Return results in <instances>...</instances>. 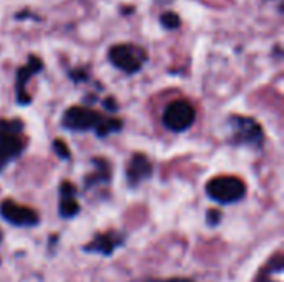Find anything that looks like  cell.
<instances>
[{
	"label": "cell",
	"mask_w": 284,
	"mask_h": 282,
	"mask_svg": "<svg viewBox=\"0 0 284 282\" xmlns=\"http://www.w3.org/2000/svg\"><path fill=\"white\" fill-rule=\"evenodd\" d=\"M62 127L68 131H95L98 138L118 133L123 121L118 118H105L98 111L86 106H70L62 116Z\"/></svg>",
	"instance_id": "6da1fadb"
},
{
	"label": "cell",
	"mask_w": 284,
	"mask_h": 282,
	"mask_svg": "<svg viewBox=\"0 0 284 282\" xmlns=\"http://www.w3.org/2000/svg\"><path fill=\"white\" fill-rule=\"evenodd\" d=\"M27 136L20 118H0V173L25 151Z\"/></svg>",
	"instance_id": "7a4b0ae2"
},
{
	"label": "cell",
	"mask_w": 284,
	"mask_h": 282,
	"mask_svg": "<svg viewBox=\"0 0 284 282\" xmlns=\"http://www.w3.org/2000/svg\"><path fill=\"white\" fill-rule=\"evenodd\" d=\"M231 129L229 143L233 146H251V148H263L264 131L259 123L251 116L231 115L228 118Z\"/></svg>",
	"instance_id": "3957f363"
},
{
	"label": "cell",
	"mask_w": 284,
	"mask_h": 282,
	"mask_svg": "<svg viewBox=\"0 0 284 282\" xmlns=\"http://www.w3.org/2000/svg\"><path fill=\"white\" fill-rule=\"evenodd\" d=\"M206 194L218 205H233L246 196V184L238 176H216L206 183Z\"/></svg>",
	"instance_id": "277c9868"
},
{
	"label": "cell",
	"mask_w": 284,
	"mask_h": 282,
	"mask_svg": "<svg viewBox=\"0 0 284 282\" xmlns=\"http://www.w3.org/2000/svg\"><path fill=\"white\" fill-rule=\"evenodd\" d=\"M196 111L188 100H174L165 108L163 125L173 133H183L193 127Z\"/></svg>",
	"instance_id": "5b68a950"
},
{
	"label": "cell",
	"mask_w": 284,
	"mask_h": 282,
	"mask_svg": "<svg viewBox=\"0 0 284 282\" xmlns=\"http://www.w3.org/2000/svg\"><path fill=\"white\" fill-rule=\"evenodd\" d=\"M108 58L118 70L133 75L142 70L143 63L146 62V53L137 45H115L108 51Z\"/></svg>",
	"instance_id": "8992f818"
},
{
	"label": "cell",
	"mask_w": 284,
	"mask_h": 282,
	"mask_svg": "<svg viewBox=\"0 0 284 282\" xmlns=\"http://www.w3.org/2000/svg\"><path fill=\"white\" fill-rule=\"evenodd\" d=\"M0 216L8 224L17 228H33L40 223V216L32 207L17 205L14 199H3L0 203Z\"/></svg>",
	"instance_id": "52a82bcc"
},
{
	"label": "cell",
	"mask_w": 284,
	"mask_h": 282,
	"mask_svg": "<svg viewBox=\"0 0 284 282\" xmlns=\"http://www.w3.org/2000/svg\"><path fill=\"white\" fill-rule=\"evenodd\" d=\"M123 244H125L123 234L118 231H108V232L97 234L88 244L82 247V251H84V253H95V254H102L110 257L118 247H121Z\"/></svg>",
	"instance_id": "ba28073f"
},
{
	"label": "cell",
	"mask_w": 284,
	"mask_h": 282,
	"mask_svg": "<svg viewBox=\"0 0 284 282\" xmlns=\"http://www.w3.org/2000/svg\"><path fill=\"white\" fill-rule=\"evenodd\" d=\"M42 68H43V65L37 56H30L28 63L25 65V67L19 68V72H17V81H15V95H17V103H19V105L25 106L32 102V97L27 93L25 85H27V81L30 78H32L35 73L40 72Z\"/></svg>",
	"instance_id": "9c48e42d"
},
{
	"label": "cell",
	"mask_w": 284,
	"mask_h": 282,
	"mask_svg": "<svg viewBox=\"0 0 284 282\" xmlns=\"http://www.w3.org/2000/svg\"><path fill=\"white\" fill-rule=\"evenodd\" d=\"M153 175V164L148 159L146 154L135 153L130 159L128 166H126V181L132 186H138L143 181L150 179Z\"/></svg>",
	"instance_id": "30bf717a"
},
{
	"label": "cell",
	"mask_w": 284,
	"mask_h": 282,
	"mask_svg": "<svg viewBox=\"0 0 284 282\" xmlns=\"http://www.w3.org/2000/svg\"><path fill=\"white\" fill-rule=\"evenodd\" d=\"M93 166L97 168V171H93L90 176H86L84 179L85 188H93L95 184H105L110 183L112 179V164L105 158H93L91 159Z\"/></svg>",
	"instance_id": "8fae6325"
},
{
	"label": "cell",
	"mask_w": 284,
	"mask_h": 282,
	"mask_svg": "<svg viewBox=\"0 0 284 282\" xmlns=\"http://www.w3.org/2000/svg\"><path fill=\"white\" fill-rule=\"evenodd\" d=\"M283 267H284V257H283L281 253H278V254L274 256V257L271 259V261L263 267V271L259 272V276H256L255 282H271V281H269V276L281 274Z\"/></svg>",
	"instance_id": "7c38bea8"
},
{
	"label": "cell",
	"mask_w": 284,
	"mask_h": 282,
	"mask_svg": "<svg viewBox=\"0 0 284 282\" xmlns=\"http://www.w3.org/2000/svg\"><path fill=\"white\" fill-rule=\"evenodd\" d=\"M58 212L63 219H72L80 212V205L77 201V196H65L60 198Z\"/></svg>",
	"instance_id": "4fadbf2b"
},
{
	"label": "cell",
	"mask_w": 284,
	"mask_h": 282,
	"mask_svg": "<svg viewBox=\"0 0 284 282\" xmlns=\"http://www.w3.org/2000/svg\"><path fill=\"white\" fill-rule=\"evenodd\" d=\"M54 151L60 159H70V156H72V153H70V150L67 146V143H65L63 140H60V138L54 140Z\"/></svg>",
	"instance_id": "5bb4252c"
},
{
	"label": "cell",
	"mask_w": 284,
	"mask_h": 282,
	"mask_svg": "<svg viewBox=\"0 0 284 282\" xmlns=\"http://www.w3.org/2000/svg\"><path fill=\"white\" fill-rule=\"evenodd\" d=\"M161 24L170 30L178 28L180 27V17L176 14H173V12H167L165 15H161Z\"/></svg>",
	"instance_id": "9a60e30c"
},
{
	"label": "cell",
	"mask_w": 284,
	"mask_h": 282,
	"mask_svg": "<svg viewBox=\"0 0 284 282\" xmlns=\"http://www.w3.org/2000/svg\"><path fill=\"white\" fill-rule=\"evenodd\" d=\"M58 193H60V198H65V196H77V188L75 184L68 183V181H62L58 186Z\"/></svg>",
	"instance_id": "2e32d148"
},
{
	"label": "cell",
	"mask_w": 284,
	"mask_h": 282,
	"mask_svg": "<svg viewBox=\"0 0 284 282\" xmlns=\"http://www.w3.org/2000/svg\"><path fill=\"white\" fill-rule=\"evenodd\" d=\"M221 211H218V209H209L208 211V214H206V223L208 226H211V228H215V226H218L221 223Z\"/></svg>",
	"instance_id": "e0dca14e"
},
{
	"label": "cell",
	"mask_w": 284,
	"mask_h": 282,
	"mask_svg": "<svg viewBox=\"0 0 284 282\" xmlns=\"http://www.w3.org/2000/svg\"><path fill=\"white\" fill-rule=\"evenodd\" d=\"M146 282H195L186 277H171V279H148Z\"/></svg>",
	"instance_id": "ac0fdd59"
},
{
	"label": "cell",
	"mask_w": 284,
	"mask_h": 282,
	"mask_svg": "<svg viewBox=\"0 0 284 282\" xmlns=\"http://www.w3.org/2000/svg\"><path fill=\"white\" fill-rule=\"evenodd\" d=\"M103 106L107 108L108 111H116L118 110V105H116V102L113 98H107L103 102Z\"/></svg>",
	"instance_id": "d6986e66"
},
{
	"label": "cell",
	"mask_w": 284,
	"mask_h": 282,
	"mask_svg": "<svg viewBox=\"0 0 284 282\" xmlns=\"http://www.w3.org/2000/svg\"><path fill=\"white\" fill-rule=\"evenodd\" d=\"M0 242H2V231H0Z\"/></svg>",
	"instance_id": "ffe728a7"
}]
</instances>
